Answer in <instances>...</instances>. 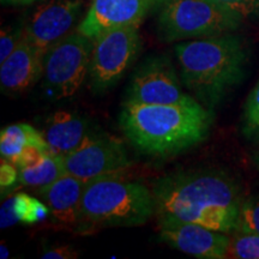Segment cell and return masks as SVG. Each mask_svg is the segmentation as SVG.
Masks as SVG:
<instances>
[{
    "label": "cell",
    "instance_id": "cell-18",
    "mask_svg": "<svg viewBox=\"0 0 259 259\" xmlns=\"http://www.w3.org/2000/svg\"><path fill=\"white\" fill-rule=\"evenodd\" d=\"M14 208L19 221L25 225L40 222L51 212L46 203H42L27 193L16 194L14 197Z\"/></svg>",
    "mask_w": 259,
    "mask_h": 259
},
{
    "label": "cell",
    "instance_id": "cell-30",
    "mask_svg": "<svg viewBox=\"0 0 259 259\" xmlns=\"http://www.w3.org/2000/svg\"><path fill=\"white\" fill-rule=\"evenodd\" d=\"M3 2H5V3H14V0H3Z\"/></svg>",
    "mask_w": 259,
    "mask_h": 259
},
{
    "label": "cell",
    "instance_id": "cell-20",
    "mask_svg": "<svg viewBox=\"0 0 259 259\" xmlns=\"http://www.w3.org/2000/svg\"><path fill=\"white\" fill-rule=\"evenodd\" d=\"M236 231L259 235V198L242 199Z\"/></svg>",
    "mask_w": 259,
    "mask_h": 259
},
{
    "label": "cell",
    "instance_id": "cell-29",
    "mask_svg": "<svg viewBox=\"0 0 259 259\" xmlns=\"http://www.w3.org/2000/svg\"><path fill=\"white\" fill-rule=\"evenodd\" d=\"M253 161H254L255 166H257V168L259 169V151H257V153L254 154V156H253Z\"/></svg>",
    "mask_w": 259,
    "mask_h": 259
},
{
    "label": "cell",
    "instance_id": "cell-3",
    "mask_svg": "<svg viewBox=\"0 0 259 259\" xmlns=\"http://www.w3.org/2000/svg\"><path fill=\"white\" fill-rule=\"evenodd\" d=\"M176 54L184 85L204 106L218 105L246 76L248 51L233 32L183 42Z\"/></svg>",
    "mask_w": 259,
    "mask_h": 259
},
{
    "label": "cell",
    "instance_id": "cell-11",
    "mask_svg": "<svg viewBox=\"0 0 259 259\" xmlns=\"http://www.w3.org/2000/svg\"><path fill=\"white\" fill-rule=\"evenodd\" d=\"M82 0H52L36 9L24 25V37L45 54L71 34L82 15Z\"/></svg>",
    "mask_w": 259,
    "mask_h": 259
},
{
    "label": "cell",
    "instance_id": "cell-26",
    "mask_svg": "<svg viewBox=\"0 0 259 259\" xmlns=\"http://www.w3.org/2000/svg\"><path fill=\"white\" fill-rule=\"evenodd\" d=\"M78 252L74 250L72 246L63 245L44 251L41 257L44 259H74L78 258Z\"/></svg>",
    "mask_w": 259,
    "mask_h": 259
},
{
    "label": "cell",
    "instance_id": "cell-8",
    "mask_svg": "<svg viewBox=\"0 0 259 259\" xmlns=\"http://www.w3.org/2000/svg\"><path fill=\"white\" fill-rule=\"evenodd\" d=\"M67 174L84 183L121 174L130 167L125 145L111 136L93 135L78 149L63 156Z\"/></svg>",
    "mask_w": 259,
    "mask_h": 259
},
{
    "label": "cell",
    "instance_id": "cell-10",
    "mask_svg": "<svg viewBox=\"0 0 259 259\" xmlns=\"http://www.w3.org/2000/svg\"><path fill=\"white\" fill-rule=\"evenodd\" d=\"M160 236L164 242L184 253L200 259L227 258L231 236L197 223L169 215L158 216Z\"/></svg>",
    "mask_w": 259,
    "mask_h": 259
},
{
    "label": "cell",
    "instance_id": "cell-16",
    "mask_svg": "<svg viewBox=\"0 0 259 259\" xmlns=\"http://www.w3.org/2000/svg\"><path fill=\"white\" fill-rule=\"evenodd\" d=\"M31 145L48 153V147L44 134L38 132L36 128L28 124H14L6 126L0 134V154L2 158L14 162L25 148Z\"/></svg>",
    "mask_w": 259,
    "mask_h": 259
},
{
    "label": "cell",
    "instance_id": "cell-24",
    "mask_svg": "<svg viewBox=\"0 0 259 259\" xmlns=\"http://www.w3.org/2000/svg\"><path fill=\"white\" fill-rule=\"evenodd\" d=\"M48 153H50V151H48ZM45 154L46 153L42 151L41 149L29 145V147L25 148L24 150L15 158V161L12 162V163H14L18 169H21V168L35 166L37 162L41 161V158L44 157Z\"/></svg>",
    "mask_w": 259,
    "mask_h": 259
},
{
    "label": "cell",
    "instance_id": "cell-28",
    "mask_svg": "<svg viewBox=\"0 0 259 259\" xmlns=\"http://www.w3.org/2000/svg\"><path fill=\"white\" fill-rule=\"evenodd\" d=\"M0 251H2V255H0V258L5 259L9 257V251H8V248L4 246V244H2V246H0Z\"/></svg>",
    "mask_w": 259,
    "mask_h": 259
},
{
    "label": "cell",
    "instance_id": "cell-1",
    "mask_svg": "<svg viewBox=\"0 0 259 259\" xmlns=\"http://www.w3.org/2000/svg\"><path fill=\"white\" fill-rule=\"evenodd\" d=\"M156 213L169 215L222 233L238 228L241 189L225 171H176L155 181Z\"/></svg>",
    "mask_w": 259,
    "mask_h": 259
},
{
    "label": "cell",
    "instance_id": "cell-25",
    "mask_svg": "<svg viewBox=\"0 0 259 259\" xmlns=\"http://www.w3.org/2000/svg\"><path fill=\"white\" fill-rule=\"evenodd\" d=\"M18 181V168L11 162L3 158L2 167H0V186L2 189L14 186Z\"/></svg>",
    "mask_w": 259,
    "mask_h": 259
},
{
    "label": "cell",
    "instance_id": "cell-5",
    "mask_svg": "<svg viewBox=\"0 0 259 259\" xmlns=\"http://www.w3.org/2000/svg\"><path fill=\"white\" fill-rule=\"evenodd\" d=\"M154 8L158 35L166 42L229 34L244 22L211 0H155Z\"/></svg>",
    "mask_w": 259,
    "mask_h": 259
},
{
    "label": "cell",
    "instance_id": "cell-13",
    "mask_svg": "<svg viewBox=\"0 0 259 259\" xmlns=\"http://www.w3.org/2000/svg\"><path fill=\"white\" fill-rule=\"evenodd\" d=\"M44 73V54L23 36L16 50L0 66L2 92L18 95L29 89Z\"/></svg>",
    "mask_w": 259,
    "mask_h": 259
},
{
    "label": "cell",
    "instance_id": "cell-4",
    "mask_svg": "<svg viewBox=\"0 0 259 259\" xmlns=\"http://www.w3.org/2000/svg\"><path fill=\"white\" fill-rule=\"evenodd\" d=\"M156 213L153 190L121 174L87 183L80 204V226L135 227L144 225Z\"/></svg>",
    "mask_w": 259,
    "mask_h": 259
},
{
    "label": "cell",
    "instance_id": "cell-9",
    "mask_svg": "<svg viewBox=\"0 0 259 259\" xmlns=\"http://www.w3.org/2000/svg\"><path fill=\"white\" fill-rule=\"evenodd\" d=\"M193 97L183 93L177 71L169 58H149L136 70L126 102L141 105H176Z\"/></svg>",
    "mask_w": 259,
    "mask_h": 259
},
{
    "label": "cell",
    "instance_id": "cell-31",
    "mask_svg": "<svg viewBox=\"0 0 259 259\" xmlns=\"http://www.w3.org/2000/svg\"><path fill=\"white\" fill-rule=\"evenodd\" d=\"M32 2H36V0H30V3H32Z\"/></svg>",
    "mask_w": 259,
    "mask_h": 259
},
{
    "label": "cell",
    "instance_id": "cell-12",
    "mask_svg": "<svg viewBox=\"0 0 259 259\" xmlns=\"http://www.w3.org/2000/svg\"><path fill=\"white\" fill-rule=\"evenodd\" d=\"M155 0H93L77 31L95 40L111 29L139 25Z\"/></svg>",
    "mask_w": 259,
    "mask_h": 259
},
{
    "label": "cell",
    "instance_id": "cell-7",
    "mask_svg": "<svg viewBox=\"0 0 259 259\" xmlns=\"http://www.w3.org/2000/svg\"><path fill=\"white\" fill-rule=\"evenodd\" d=\"M139 25L102 32L94 40L89 84L94 93H103L120 80L141 50Z\"/></svg>",
    "mask_w": 259,
    "mask_h": 259
},
{
    "label": "cell",
    "instance_id": "cell-14",
    "mask_svg": "<svg viewBox=\"0 0 259 259\" xmlns=\"http://www.w3.org/2000/svg\"><path fill=\"white\" fill-rule=\"evenodd\" d=\"M85 186L83 180L66 173L54 183L38 189V194L60 225L79 227L80 204Z\"/></svg>",
    "mask_w": 259,
    "mask_h": 259
},
{
    "label": "cell",
    "instance_id": "cell-21",
    "mask_svg": "<svg viewBox=\"0 0 259 259\" xmlns=\"http://www.w3.org/2000/svg\"><path fill=\"white\" fill-rule=\"evenodd\" d=\"M244 132L250 137H259V80L246 100Z\"/></svg>",
    "mask_w": 259,
    "mask_h": 259
},
{
    "label": "cell",
    "instance_id": "cell-6",
    "mask_svg": "<svg viewBox=\"0 0 259 259\" xmlns=\"http://www.w3.org/2000/svg\"><path fill=\"white\" fill-rule=\"evenodd\" d=\"M94 40L71 32L44 54L45 87L57 99L73 96L89 76Z\"/></svg>",
    "mask_w": 259,
    "mask_h": 259
},
{
    "label": "cell",
    "instance_id": "cell-15",
    "mask_svg": "<svg viewBox=\"0 0 259 259\" xmlns=\"http://www.w3.org/2000/svg\"><path fill=\"white\" fill-rule=\"evenodd\" d=\"M92 134L89 122L76 113L58 111L47 119L44 136L52 153L65 156L88 141Z\"/></svg>",
    "mask_w": 259,
    "mask_h": 259
},
{
    "label": "cell",
    "instance_id": "cell-27",
    "mask_svg": "<svg viewBox=\"0 0 259 259\" xmlns=\"http://www.w3.org/2000/svg\"><path fill=\"white\" fill-rule=\"evenodd\" d=\"M19 221L14 208V197L3 203L2 210H0V226L2 228H8L10 226H14Z\"/></svg>",
    "mask_w": 259,
    "mask_h": 259
},
{
    "label": "cell",
    "instance_id": "cell-2",
    "mask_svg": "<svg viewBox=\"0 0 259 259\" xmlns=\"http://www.w3.org/2000/svg\"><path fill=\"white\" fill-rule=\"evenodd\" d=\"M119 122L137 150L150 156L167 157L205 141L213 114L194 99L176 105L125 102Z\"/></svg>",
    "mask_w": 259,
    "mask_h": 259
},
{
    "label": "cell",
    "instance_id": "cell-19",
    "mask_svg": "<svg viewBox=\"0 0 259 259\" xmlns=\"http://www.w3.org/2000/svg\"><path fill=\"white\" fill-rule=\"evenodd\" d=\"M231 236L227 258L259 259V235L235 231Z\"/></svg>",
    "mask_w": 259,
    "mask_h": 259
},
{
    "label": "cell",
    "instance_id": "cell-17",
    "mask_svg": "<svg viewBox=\"0 0 259 259\" xmlns=\"http://www.w3.org/2000/svg\"><path fill=\"white\" fill-rule=\"evenodd\" d=\"M66 174L63 156L46 153L35 166L18 169V183L22 186L45 187Z\"/></svg>",
    "mask_w": 259,
    "mask_h": 259
},
{
    "label": "cell",
    "instance_id": "cell-23",
    "mask_svg": "<svg viewBox=\"0 0 259 259\" xmlns=\"http://www.w3.org/2000/svg\"><path fill=\"white\" fill-rule=\"evenodd\" d=\"M223 9L229 10L241 16L242 18H248L259 11V0H211Z\"/></svg>",
    "mask_w": 259,
    "mask_h": 259
},
{
    "label": "cell",
    "instance_id": "cell-22",
    "mask_svg": "<svg viewBox=\"0 0 259 259\" xmlns=\"http://www.w3.org/2000/svg\"><path fill=\"white\" fill-rule=\"evenodd\" d=\"M24 36V25L6 27L0 32V63L8 59Z\"/></svg>",
    "mask_w": 259,
    "mask_h": 259
}]
</instances>
